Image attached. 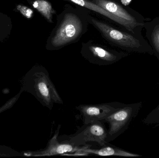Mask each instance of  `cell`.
Instances as JSON below:
<instances>
[{
	"mask_svg": "<svg viewBox=\"0 0 159 158\" xmlns=\"http://www.w3.org/2000/svg\"><path fill=\"white\" fill-rule=\"evenodd\" d=\"M32 6L49 22H53L52 18L55 11L49 2L46 0H35L33 2Z\"/></svg>",
	"mask_w": 159,
	"mask_h": 158,
	"instance_id": "4fadbf2b",
	"label": "cell"
},
{
	"mask_svg": "<svg viewBox=\"0 0 159 158\" xmlns=\"http://www.w3.org/2000/svg\"><path fill=\"white\" fill-rule=\"evenodd\" d=\"M17 10L25 17L28 19H30L33 15V11L30 8L25 6L18 5L17 6Z\"/></svg>",
	"mask_w": 159,
	"mask_h": 158,
	"instance_id": "9a60e30c",
	"label": "cell"
},
{
	"mask_svg": "<svg viewBox=\"0 0 159 158\" xmlns=\"http://www.w3.org/2000/svg\"><path fill=\"white\" fill-rule=\"evenodd\" d=\"M91 20L107 39L121 49L129 52L154 55L152 47L142 34L118 30L94 19Z\"/></svg>",
	"mask_w": 159,
	"mask_h": 158,
	"instance_id": "6da1fadb",
	"label": "cell"
},
{
	"mask_svg": "<svg viewBox=\"0 0 159 158\" xmlns=\"http://www.w3.org/2000/svg\"><path fill=\"white\" fill-rule=\"evenodd\" d=\"M63 1H69L72 2L76 4L83 6L86 8H89L90 10H93L95 12H97L99 14H101L102 15L105 16L106 17L110 19L111 20L116 22V23L120 25V26L125 28L128 32H132L133 33H135L134 32L132 28L126 21L121 19L120 18L116 16L115 15L108 12L107 10H105L102 7L98 6L96 4L94 3L93 2H90L89 0H63ZM136 34V33H135Z\"/></svg>",
	"mask_w": 159,
	"mask_h": 158,
	"instance_id": "8fae6325",
	"label": "cell"
},
{
	"mask_svg": "<svg viewBox=\"0 0 159 158\" xmlns=\"http://www.w3.org/2000/svg\"><path fill=\"white\" fill-rule=\"evenodd\" d=\"M107 143L98 149L90 148L88 145L82 146L79 151L74 153L67 154V156H81L89 155H94L102 156H116L126 157H138L142 156L139 154L131 153L126 150H123L114 146L107 145Z\"/></svg>",
	"mask_w": 159,
	"mask_h": 158,
	"instance_id": "30bf717a",
	"label": "cell"
},
{
	"mask_svg": "<svg viewBox=\"0 0 159 158\" xmlns=\"http://www.w3.org/2000/svg\"><path fill=\"white\" fill-rule=\"evenodd\" d=\"M81 20L72 13L66 14L51 40V45L57 48L75 41L82 32Z\"/></svg>",
	"mask_w": 159,
	"mask_h": 158,
	"instance_id": "5b68a950",
	"label": "cell"
},
{
	"mask_svg": "<svg viewBox=\"0 0 159 158\" xmlns=\"http://www.w3.org/2000/svg\"><path fill=\"white\" fill-rule=\"evenodd\" d=\"M122 103L111 102L98 105H81L75 107L80 112L83 124L102 121L116 111Z\"/></svg>",
	"mask_w": 159,
	"mask_h": 158,
	"instance_id": "52a82bcc",
	"label": "cell"
},
{
	"mask_svg": "<svg viewBox=\"0 0 159 158\" xmlns=\"http://www.w3.org/2000/svg\"><path fill=\"white\" fill-rule=\"evenodd\" d=\"M81 53L89 62L99 66L112 65L129 55L126 53L109 51L97 45H89L82 49Z\"/></svg>",
	"mask_w": 159,
	"mask_h": 158,
	"instance_id": "ba28073f",
	"label": "cell"
},
{
	"mask_svg": "<svg viewBox=\"0 0 159 158\" xmlns=\"http://www.w3.org/2000/svg\"><path fill=\"white\" fill-rule=\"evenodd\" d=\"M144 28L146 30L145 37L153 49L154 55L159 61V17L146 21Z\"/></svg>",
	"mask_w": 159,
	"mask_h": 158,
	"instance_id": "7c38bea8",
	"label": "cell"
},
{
	"mask_svg": "<svg viewBox=\"0 0 159 158\" xmlns=\"http://www.w3.org/2000/svg\"><path fill=\"white\" fill-rule=\"evenodd\" d=\"M143 122L146 125L159 126V104L143 120Z\"/></svg>",
	"mask_w": 159,
	"mask_h": 158,
	"instance_id": "5bb4252c",
	"label": "cell"
},
{
	"mask_svg": "<svg viewBox=\"0 0 159 158\" xmlns=\"http://www.w3.org/2000/svg\"><path fill=\"white\" fill-rule=\"evenodd\" d=\"M93 2L126 21L136 34H142V30L144 27L145 23L148 21V19L136 11L127 10L119 4L110 0H93Z\"/></svg>",
	"mask_w": 159,
	"mask_h": 158,
	"instance_id": "8992f818",
	"label": "cell"
},
{
	"mask_svg": "<svg viewBox=\"0 0 159 158\" xmlns=\"http://www.w3.org/2000/svg\"><path fill=\"white\" fill-rule=\"evenodd\" d=\"M61 125L56 130L53 137L49 140L46 147L42 150L26 154L25 155L34 157L51 156L57 155H62L77 152L82 146H75L68 142L58 140Z\"/></svg>",
	"mask_w": 159,
	"mask_h": 158,
	"instance_id": "9c48e42d",
	"label": "cell"
},
{
	"mask_svg": "<svg viewBox=\"0 0 159 158\" xmlns=\"http://www.w3.org/2000/svg\"><path fill=\"white\" fill-rule=\"evenodd\" d=\"M108 130L102 121H96L83 126L74 134L68 136L66 141L75 146L86 145L89 143H95L100 147L107 143Z\"/></svg>",
	"mask_w": 159,
	"mask_h": 158,
	"instance_id": "277c9868",
	"label": "cell"
},
{
	"mask_svg": "<svg viewBox=\"0 0 159 158\" xmlns=\"http://www.w3.org/2000/svg\"><path fill=\"white\" fill-rule=\"evenodd\" d=\"M29 80L30 90L44 106L51 110L54 104H63L44 67H37L31 71Z\"/></svg>",
	"mask_w": 159,
	"mask_h": 158,
	"instance_id": "7a4b0ae2",
	"label": "cell"
},
{
	"mask_svg": "<svg viewBox=\"0 0 159 158\" xmlns=\"http://www.w3.org/2000/svg\"><path fill=\"white\" fill-rule=\"evenodd\" d=\"M142 106V102L130 104L122 103L116 111L102 121V122H107L109 125L107 139V143L116 139L129 129L132 122L138 115Z\"/></svg>",
	"mask_w": 159,
	"mask_h": 158,
	"instance_id": "3957f363",
	"label": "cell"
},
{
	"mask_svg": "<svg viewBox=\"0 0 159 158\" xmlns=\"http://www.w3.org/2000/svg\"><path fill=\"white\" fill-rule=\"evenodd\" d=\"M131 0H121L122 3L124 4L125 5H127L130 2Z\"/></svg>",
	"mask_w": 159,
	"mask_h": 158,
	"instance_id": "2e32d148",
	"label": "cell"
}]
</instances>
